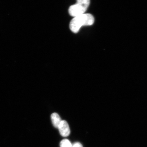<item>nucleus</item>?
I'll list each match as a JSON object with an SVG mask.
<instances>
[{
    "instance_id": "6",
    "label": "nucleus",
    "mask_w": 147,
    "mask_h": 147,
    "mask_svg": "<svg viewBox=\"0 0 147 147\" xmlns=\"http://www.w3.org/2000/svg\"><path fill=\"white\" fill-rule=\"evenodd\" d=\"M71 147H83L82 145L80 142H76L72 145Z\"/></svg>"
},
{
    "instance_id": "4",
    "label": "nucleus",
    "mask_w": 147,
    "mask_h": 147,
    "mask_svg": "<svg viewBox=\"0 0 147 147\" xmlns=\"http://www.w3.org/2000/svg\"><path fill=\"white\" fill-rule=\"evenodd\" d=\"M51 119L53 126L55 128H58L60 123L62 121L60 116L56 113H54L51 114Z\"/></svg>"
},
{
    "instance_id": "1",
    "label": "nucleus",
    "mask_w": 147,
    "mask_h": 147,
    "mask_svg": "<svg viewBox=\"0 0 147 147\" xmlns=\"http://www.w3.org/2000/svg\"><path fill=\"white\" fill-rule=\"evenodd\" d=\"M94 22V18L89 13L82 14L74 17L69 24V28L74 33L78 32L82 26L92 25Z\"/></svg>"
},
{
    "instance_id": "5",
    "label": "nucleus",
    "mask_w": 147,
    "mask_h": 147,
    "mask_svg": "<svg viewBox=\"0 0 147 147\" xmlns=\"http://www.w3.org/2000/svg\"><path fill=\"white\" fill-rule=\"evenodd\" d=\"M72 146L70 141L67 139L63 140L60 143V147H71Z\"/></svg>"
},
{
    "instance_id": "3",
    "label": "nucleus",
    "mask_w": 147,
    "mask_h": 147,
    "mask_svg": "<svg viewBox=\"0 0 147 147\" xmlns=\"http://www.w3.org/2000/svg\"><path fill=\"white\" fill-rule=\"evenodd\" d=\"M60 134L63 137L68 136L70 134L69 125L67 121L62 120L58 127Z\"/></svg>"
},
{
    "instance_id": "2",
    "label": "nucleus",
    "mask_w": 147,
    "mask_h": 147,
    "mask_svg": "<svg viewBox=\"0 0 147 147\" xmlns=\"http://www.w3.org/2000/svg\"><path fill=\"white\" fill-rule=\"evenodd\" d=\"M90 3V0H76V3L69 7V14L75 17L84 14L89 7Z\"/></svg>"
}]
</instances>
